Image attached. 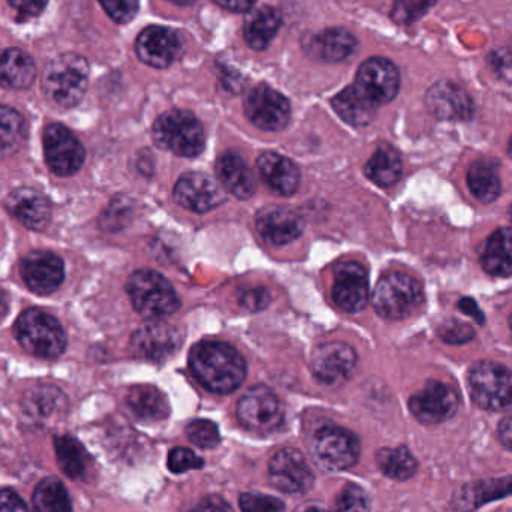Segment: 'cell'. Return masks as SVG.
<instances>
[{
  "label": "cell",
  "mask_w": 512,
  "mask_h": 512,
  "mask_svg": "<svg viewBox=\"0 0 512 512\" xmlns=\"http://www.w3.org/2000/svg\"><path fill=\"white\" fill-rule=\"evenodd\" d=\"M512 495V475L504 478L475 481L466 484L453 496V508L460 512H474L489 502Z\"/></svg>",
  "instance_id": "cb8c5ba5"
},
{
  "label": "cell",
  "mask_w": 512,
  "mask_h": 512,
  "mask_svg": "<svg viewBox=\"0 0 512 512\" xmlns=\"http://www.w3.org/2000/svg\"><path fill=\"white\" fill-rule=\"evenodd\" d=\"M24 120L17 110L0 105V158L12 155L23 143Z\"/></svg>",
  "instance_id": "74e56055"
},
{
  "label": "cell",
  "mask_w": 512,
  "mask_h": 512,
  "mask_svg": "<svg viewBox=\"0 0 512 512\" xmlns=\"http://www.w3.org/2000/svg\"><path fill=\"white\" fill-rule=\"evenodd\" d=\"M307 50L310 56L324 62H342L354 53L355 39L348 30L336 27L313 36Z\"/></svg>",
  "instance_id": "83f0119b"
},
{
  "label": "cell",
  "mask_w": 512,
  "mask_h": 512,
  "mask_svg": "<svg viewBox=\"0 0 512 512\" xmlns=\"http://www.w3.org/2000/svg\"><path fill=\"white\" fill-rule=\"evenodd\" d=\"M357 364L354 349L343 342H330L318 346L312 355V372L327 385L348 381Z\"/></svg>",
  "instance_id": "e0dca14e"
},
{
  "label": "cell",
  "mask_w": 512,
  "mask_h": 512,
  "mask_svg": "<svg viewBox=\"0 0 512 512\" xmlns=\"http://www.w3.org/2000/svg\"><path fill=\"white\" fill-rule=\"evenodd\" d=\"M468 186L481 203H493L502 192V183L496 171L487 164H474L468 173Z\"/></svg>",
  "instance_id": "8d00e7d4"
},
{
  "label": "cell",
  "mask_w": 512,
  "mask_h": 512,
  "mask_svg": "<svg viewBox=\"0 0 512 512\" xmlns=\"http://www.w3.org/2000/svg\"><path fill=\"white\" fill-rule=\"evenodd\" d=\"M44 153L48 168L56 176L68 177L83 167L86 150L77 137L63 125L48 126L44 131Z\"/></svg>",
  "instance_id": "30bf717a"
},
{
  "label": "cell",
  "mask_w": 512,
  "mask_h": 512,
  "mask_svg": "<svg viewBox=\"0 0 512 512\" xmlns=\"http://www.w3.org/2000/svg\"><path fill=\"white\" fill-rule=\"evenodd\" d=\"M180 51L182 39L168 27H147L137 39L138 57L153 68H167L179 57Z\"/></svg>",
  "instance_id": "44dd1931"
},
{
  "label": "cell",
  "mask_w": 512,
  "mask_h": 512,
  "mask_svg": "<svg viewBox=\"0 0 512 512\" xmlns=\"http://www.w3.org/2000/svg\"><path fill=\"white\" fill-rule=\"evenodd\" d=\"M481 265L496 277L512 276V228H501L481 249Z\"/></svg>",
  "instance_id": "f546056e"
},
{
  "label": "cell",
  "mask_w": 512,
  "mask_h": 512,
  "mask_svg": "<svg viewBox=\"0 0 512 512\" xmlns=\"http://www.w3.org/2000/svg\"><path fill=\"white\" fill-rule=\"evenodd\" d=\"M9 310L8 297H6L5 291L0 289V321L5 318L6 313Z\"/></svg>",
  "instance_id": "db71d44e"
},
{
  "label": "cell",
  "mask_w": 512,
  "mask_h": 512,
  "mask_svg": "<svg viewBox=\"0 0 512 512\" xmlns=\"http://www.w3.org/2000/svg\"><path fill=\"white\" fill-rule=\"evenodd\" d=\"M245 113L256 128L268 132L282 131L291 119L288 99L265 84L256 86L246 96Z\"/></svg>",
  "instance_id": "7c38bea8"
},
{
  "label": "cell",
  "mask_w": 512,
  "mask_h": 512,
  "mask_svg": "<svg viewBox=\"0 0 512 512\" xmlns=\"http://www.w3.org/2000/svg\"><path fill=\"white\" fill-rule=\"evenodd\" d=\"M333 300L346 313H358L367 306L369 276L360 262H340L334 268Z\"/></svg>",
  "instance_id": "9a60e30c"
},
{
  "label": "cell",
  "mask_w": 512,
  "mask_h": 512,
  "mask_svg": "<svg viewBox=\"0 0 512 512\" xmlns=\"http://www.w3.org/2000/svg\"><path fill=\"white\" fill-rule=\"evenodd\" d=\"M319 463L333 471L351 468L360 457V441L354 433L337 426L322 427L315 438Z\"/></svg>",
  "instance_id": "4fadbf2b"
},
{
  "label": "cell",
  "mask_w": 512,
  "mask_h": 512,
  "mask_svg": "<svg viewBox=\"0 0 512 512\" xmlns=\"http://www.w3.org/2000/svg\"><path fill=\"white\" fill-rule=\"evenodd\" d=\"M15 339L21 348L39 358L60 357L65 352L66 334L60 322L50 313L27 309L14 325Z\"/></svg>",
  "instance_id": "277c9868"
},
{
  "label": "cell",
  "mask_w": 512,
  "mask_h": 512,
  "mask_svg": "<svg viewBox=\"0 0 512 512\" xmlns=\"http://www.w3.org/2000/svg\"><path fill=\"white\" fill-rule=\"evenodd\" d=\"M102 8L116 23L126 24L134 20L140 2L138 0H99Z\"/></svg>",
  "instance_id": "f6af8a7d"
},
{
  "label": "cell",
  "mask_w": 512,
  "mask_h": 512,
  "mask_svg": "<svg viewBox=\"0 0 512 512\" xmlns=\"http://www.w3.org/2000/svg\"><path fill=\"white\" fill-rule=\"evenodd\" d=\"M33 507L36 512H72L68 490L57 478H45L33 493Z\"/></svg>",
  "instance_id": "d590c367"
},
{
  "label": "cell",
  "mask_w": 512,
  "mask_h": 512,
  "mask_svg": "<svg viewBox=\"0 0 512 512\" xmlns=\"http://www.w3.org/2000/svg\"><path fill=\"white\" fill-rule=\"evenodd\" d=\"M379 316L391 321L408 318L423 303V289L414 277L399 271L384 274L372 297Z\"/></svg>",
  "instance_id": "8992f818"
},
{
  "label": "cell",
  "mask_w": 512,
  "mask_h": 512,
  "mask_svg": "<svg viewBox=\"0 0 512 512\" xmlns=\"http://www.w3.org/2000/svg\"><path fill=\"white\" fill-rule=\"evenodd\" d=\"M367 179L381 188H390L399 182L403 173L402 158L396 149L384 144L379 147L364 167Z\"/></svg>",
  "instance_id": "4dcf8cb0"
},
{
  "label": "cell",
  "mask_w": 512,
  "mask_h": 512,
  "mask_svg": "<svg viewBox=\"0 0 512 512\" xmlns=\"http://www.w3.org/2000/svg\"><path fill=\"white\" fill-rule=\"evenodd\" d=\"M333 107L336 113L352 126H367L373 122L378 108L367 102L354 86L334 96Z\"/></svg>",
  "instance_id": "d6a6232c"
},
{
  "label": "cell",
  "mask_w": 512,
  "mask_h": 512,
  "mask_svg": "<svg viewBox=\"0 0 512 512\" xmlns=\"http://www.w3.org/2000/svg\"><path fill=\"white\" fill-rule=\"evenodd\" d=\"M126 405L135 417L143 421H161L170 415L167 397L153 385H137L126 397Z\"/></svg>",
  "instance_id": "f1b7e54d"
},
{
  "label": "cell",
  "mask_w": 512,
  "mask_h": 512,
  "mask_svg": "<svg viewBox=\"0 0 512 512\" xmlns=\"http://www.w3.org/2000/svg\"><path fill=\"white\" fill-rule=\"evenodd\" d=\"M469 394L486 411L512 409V370L495 361H481L469 370Z\"/></svg>",
  "instance_id": "52a82bcc"
},
{
  "label": "cell",
  "mask_w": 512,
  "mask_h": 512,
  "mask_svg": "<svg viewBox=\"0 0 512 512\" xmlns=\"http://www.w3.org/2000/svg\"><path fill=\"white\" fill-rule=\"evenodd\" d=\"M186 435L192 444L200 448H215L221 442L218 426L209 420H195L186 427Z\"/></svg>",
  "instance_id": "ab89813d"
},
{
  "label": "cell",
  "mask_w": 512,
  "mask_h": 512,
  "mask_svg": "<svg viewBox=\"0 0 512 512\" xmlns=\"http://www.w3.org/2000/svg\"><path fill=\"white\" fill-rule=\"evenodd\" d=\"M0 512H29V510L17 493L12 490H2L0 492Z\"/></svg>",
  "instance_id": "c3c4849f"
},
{
  "label": "cell",
  "mask_w": 512,
  "mask_h": 512,
  "mask_svg": "<svg viewBox=\"0 0 512 512\" xmlns=\"http://www.w3.org/2000/svg\"><path fill=\"white\" fill-rule=\"evenodd\" d=\"M18 20L26 21L38 17L47 8L48 0H8Z\"/></svg>",
  "instance_id": "7dc6e473"
},
{
  "label": "cell",
  "mask_w": 512,
  "mask_h": 512,
  "mask_svg": "<svg viewBox=\"0 0 512 512\" xmlns=\"http://www.w3.org/2000/svg\"><path fill=\"white\" fill-rule=\"evenodd\" d=\"M369 508L366 492L355 484L346 486L336 501V512H369Z\"/></svg>",
  "instance_id": "60d3db41"
},
{
  "label": "cell",
  "mask_w": 512,
  "mask_h": 512,
  "mask_svg": "<svg viewBox=\"0 0 512 512\" xmlns=\"http://www.w3.org/2000/svg\"><path fill=\"white\" fill-rule=\"evenodd\" d=\"M240 306L249 312H259L270 306L271 292L267 288H252L242 292L239 298Z\"/></svg>",
  "instance_id": "bcb514c9"
},
{
  "label": "cell",
  "mask_w": 512,
  "mask_h": 512,
  "mask_svg": "<svg viewBox=\"0 0 512 512\" xmlns=\"http://www.w3.org/2000/svg\"><path fill=\"white\" fill-rule=\"evenodd\" d=\"M508 155L512 158V138L510 140V144H508Z\"/></svg>",
  "instance_id": "6f0895ef"
},
{
  "label": "cell",
  "mask_w": 512,
  "mask_h": 512,
  "mask_svg": "<svg viewBox=\"0 0 512 512\" xmlns=\"http://www.w3.org/2000/svg\"><path fill=\"white\" fill-rule=\"evenodd\" d=\"M192 512H234L225 499L219 496H209L204 498L203 501L198 502L197 507Z\"/></svg>",
  "instance_id": "681fc988"
},
{
  "label": "cell",
  "mask_w": 512,
  "mask_h": 512,
  "mask_svg": "<svg viewBox=\"0 0 512 512\" xmlns=\"http://www.w3.org/2000/svg\"><path fill=\"white\" fill-rule=\"evenodd\" d=\"M510 218H511V221H512V206H511V209H510Z\"/></svg>",
  "instance_id": "91938a15"
},
{
  "label": "cell",
  "mask_w": 512,
  "mask_h": 512,
  "mask_svg": "<svg viewBox=\"0 0 512 512\" xmlns=\"http://www.w3.org/2000/svg\"><path fill=\"white\" fill-rule=\"evenodd\" d=\"M20 274L30 291L39 295L53 294L65 277L63 261L53 252H30L21 259Z\"/></svg>",
  "instance_id": "ac0fdd59"
},
{
  "label": "cell",
  "mask_w": 512,
  "mask_h": 512,
  "mask_svg": "<svg viewBox=\"0 0 512 512\" xmlns=\"http://www.w3.org/2000/svg\"><path fill=\"white\" fill-rule=\"evenodd\" d=\"M54 450L60 468L72 480H81L89 471V454L77 439L69 435L56 436Z\"/></svg>",
  "instance_id": "836d02e7"
},
{
  "label": "cell",
  "mask_w": 512,
  "mask_h": 512,
  "mask_svg": "<svg viewBox=\"0 0 512 512\" xmlns=\"http://www.w3.org/2000/svg\"><path fill=\"white\" fill-rule=\"evenodd\" d=\"M376 463L388 478L397 481L409 480L418 469L417 460L405 447L382 448L376 454Z\"/></svg>",
  "instance_id": "e575fe53"
},
{
  "label": "cell",
  "mask_w": 512,
  "mask_h": 512,
  "mask_svg": "<svg viewBox=\"0 0 512 512\" xmlns=\"http://www.w3.org/2000/svg\"><path fill=\"white\" fill-rule=\"evenodd\" d=\"M237 415L246 429L270 433L282 424L283 406L270 388L256 385L243 394L237 405Z\"/></svg>",
  "instance_id": "ba28073f"
},
{
  "label": "cell",
  "mask_w": 512,
  "mask_h": 512,
  "mask_svg": "<svg viewBox=\"0 0 512 512\" xmlns=\"http://www.w3.org/2000/svg\"><path fill=\"white\" fill-rule=\"evenodd\" d=\"M259 176L280 195H292L300 186L301 174L297 165L279 153H262L256 161Z\"/></svg>",
  "instance_id": "d4e9b609"
},
{
  "label": "cell",
  "mask_w": 512,
  "mask_h": 512,
  "mask_svg": "<svg viewBox=\"0 0 512 512\" xmlns=\"http://www.w3.org/2000/svg\"><path fill=\"white\" fill-rule=\"evenodd\" d=\"M171 2L177 3V5H191V3L197 2V0H171Z\"/></svg>",
  "instance_id": "11a10c76"
},
{
  "label": "cell",
  "mask_w": 512,
  "mask_h": 512,
  "mask_svg": "<svg viewBox=\"0 0 512 512\" xmlns=\"http://www.w3.org/2000/svg\"><path fill=\"white\" fill-rule=\"evenodd\" d=\"M256 0H216L222 8L233 12H245L255 5Z\"/></svg>",
  "instance_id": "816d5d0a"
},
{
  "label": "cell",
  "mask_w": 512,
  "mask_h": 512,
  "mask_svg": "<svg viewBox=\"0 0 512 512\" xmlns=\"http://www.w3.org/2000/svg\"><path fill=\"white\" fill-rule=\"evenodd\" d=\"M460 397L450 385L429 381L423 390L409 399L412 415L423 424H441L459 411Z\"/></svg>",
  "instance_id": "8fae6325"
},
{
  "label": "cell",
  "mask_w": 512,
  "mask_h": 512,
  "mask_svg": "<svg viewBox=\"0 0 512 512\" xmlns=\"http://www.w3.org/2000/svg\"><path fill=\"white\" fill-rule=\"evenodd\" d=\"M6 209L29 230L42 231L50 224V201L36 189H15L6 198Z\"/></svg>",
  "instance_id": "7402d4cb"
},
{
  "label": "cell",
  "mask_w": 512,
  "mask_h": 512,
  "mask_svg": "<svg viewBox=\"0 0 512 512\" xmlns=\"http://www.w3.org/2000/svg\"><path fill=\"white\" fill-rule=\"evenodd\" d=\"M156 146L182 158L201 155L206 146V135L200 120L185 110H171L162 114L153 125Z\"/></svg>",
  "instance_id": "5b68a950"
},
{
  "label": "cell",
  "mask_w": 512,
  "mask_h": 512,
  "mask_svg": "<svg viewBox=\"0 0 512 512\" xmlns=\"http://www.w3.org/2000/svg\"><path fill=\"white\" fill-rule=\"evenodd\" d=\"M510 327H511V333H512V315H511V318H510Z\"/></svg>",
  "instance_id": "680465c9"
},
{
  "label": "cell",
  "mask_w": 512,
  "mask_h": 512,
  "mask_svg": "<svg viewBox=\"0 0 512 512\" xmlns=\"http://www.w3.org/2000/svg\"><path fill=\"white\" fill-rule=\"evenodd\" d=\"M355 90L373 107H381L396 98L400 75L396 65L384 57H372L361 65Z\"/></svg>",
  "instance_id": "9c48e42d"
},
{
  "label": "cell",
  "mask_w": 512,
  "mask_h": 512,
  "mask_svg": "<svg viewBox=\"0 0 512 512\" xmlns=\"http://www.w3.org/2000/svg\"><path fill=\"white\" fill-rule=\"evenodd\" d=\"M203 465V459H200L194 451L188 450V448H174L168 456V468L174 474L201 469Z\"/></svg>",
  "instance_id": "ee69618b"
},
{
  "label": "cell",
  "mask_w": 512,
  "mask_h": 512,
  "mask_svg": "<svg viewBox=\"0 0 512 512\" xmlns=\"http://www.w3.org/2000/svg\"><path fill=\"white\" fill-rule=\"evenodd\" d=\"M174 200L186 210L206 213L221 206L225 197L212 177L204 173H188L180 177L176 183Z\"/></svg>",
  "instance_id": "d6986e66"
},
{
  "label": "cell",
  "mask_w": 512,
  "mask_h": 512,
  "mask_svg": "<svg viewBox=\"0 0 512 512\" xmlns=\"http://www.w3.org/2000/svg\"><path fill=\"white\" fill-rule=\"evenodd\" d=\"M459 309L460 312L465 313V315L471 316L475 322L478 324H483L484 322V313L481 312L480 307H478L477 301L471 297L462 298L459 301Z\"/></svg>",
  "instance_id": "f907efd6"
},
{
  "label": "cell",
  "mask_w": 512,
  "mask_h": 512,
  "mask_svg": "<svg viewBox=\"0 0 512 512\" xmlns=\"http://www.w3.org/2000/svg\"><path fill=\"white\" fill-rule=\"evenodd\" d=\"M303 512H327V511L319 510V508H309V510H304Z\"/></svg>",
  "instance_id": "9f6ffc18"
},
{
  "label": "cell",
  "mask_w": 512,
  "mask_h": 512,
  "mask_svg": "<svg viewBox=\"0 0 512 512\" xmlns=\"http://www.w3.org/2000/svg\"><path fill=\"white\" fill-rule=\"evenodd\" d=\"M268 477L277 490L289 495H301L313 486V472L303 454L285 448L274 454L268 466Z\"/></svg>",
  "instance_id": "2e32d148"
},
{
  "label": "cell",
  "mask_w": 512,
  "mask_h": 512,
  "mask_svg": "<svg viewBox=\"0 0 512 512\" xmlns=\"http://www.w3.org/2000/svg\"><path fill=\"white\" fill-rule=\"evenodd\" d=\"M35 77V62L26 51L18 48L0 51V86L5 89H27L32 86Z\"/></svg>",
  "instance_id": "4316f807"
},
{
  "label": "cell",
  "mask_w": 512,
  "mask_h": 512,
  "mask_svg": "<svg viewBox=\"0 0 512 512\" xmlns=\"http://www.w3.org/2000/svg\"><path fill=\"white\" fill-rule=\"evenodd\" d=\"M435 3L436 0H396L391 15L396 23L409 26L426 15Z\"/></svg>",
  "instance_id": "f35d334b"
},
{
  "label": "cell",
  "mask_w": 512,
  "mask_h": 512,
  "mask_svg": "<svg viewBox=\"0 0 512 512\" xmlns=\"http://www.w3.org/2000/svg\"><path fill=\"white\" fill-rule=\"evenodd\" d=\"M89 86V63L83 56L63 53L48 63L42 89L57 107L72 108L83 99Z\"/></svg>",
  "instance_id": "7a4b0ae2"
},
{
  "label": "cell",
  "mask_w": 512,
  "mask_h": 512,
  "mask_svg": "<svg viewBox=\"0 0 512 512\" xmlns=\"http://www.w3.org/2000/svg\"><path fill=\"white\" fill-rule=\"evenodd\" d=\"M221 185L239 200H249L256 191V177L245 159L234 152H227L216 162Z\"/></svg>",
  "instance_id": "484cf974"
},
{
  "label": "cell",
  "mask_w": 512,
  "mask_h": 512,
  "mask_svg": "<svg viewBox=\"0 0 512 512\" xmlns=\"http://www.w3.org/2000/svg\"><path fill=\"white\" fill-rule=\"evenodd\" d=\"M242 512H283L285 505L273 496L246 493L240 498Z\"/></svg>",
  "instance_id": "7bdbcfd3"
},
{
  "label": "cell",
  "mask_w": 512,
  "mask_h": 512,
  "mask_svg": "<svg viewBox=\"0 0 512 512\" xmlns=\"http://www.w3.org/2000/svg\"><path fill=\"white\" fill-rule=\"evenodd\" d=\"M499 439L507 450L512 451V417L504 418L499 424Z\"/></svg>",
  "instance_id": "f5cc1de1"
},
{
  "label": "cell",
  "mask_w": 512,
  "mask_h": 512,
  "mask_svg": "<svg viewBox=\"0 0 512 512\" xmlns=\"http://www.w3.org/2000/svg\"><path fill=\"white\" fill-rule=\"evenodd\" d=\"M280 27V15L271 6L249 12L245 21V39L254 50H264Z\"/></svg>",
  "instance_id": "1f68e13d"
},
{
  "label": "cell",
  "mask_w": 512,
  "mask_h": 512,
  "mask_svg": "<svg viewBox=\"0 0 512 512\" xmlns=\"http://www.w3.org/2000/svg\"><path fill=\"white\" fill-rule=\"evenodd\" d=\"M189 367L195 379L216 394L233 393L248 373L245 358L236 348L213 340H204L192 348Z\"/></svg>",
  "instance_id": "6da1fadb"
},
{
  "label": "cell",
  "mask_w": 512,
  "mask_h": 512,
  "mask_svg": "<svg viewBox=\"0 0 512 512\" xmlns=\"http://www.w3.org/2000/svg\"><path fill=\"white\" fill-rule=\"evenodd\" d=\"M426 105L430 113L441 120H468L474 113L468 93L451 81L436 83L427 92Z\"/></svg>",
  "instance_id": "603a6c76"
},
{
  "label": "cell",
  "mask_w": 512,
  "mask_h": 512,
  "mask_svg": "<svg viewBox=\"0 0 512 512\" xmlns=\"http://www.w3.org/2000/svg\"><path fill=\"white\" fill-rule=\"evenodd\" d=\"M126 292L134 309L153 321L173 315L180 307L179 295L173 285L158 271L149 268H141L131 274Z\"/></svg>",
  "instance_id": "3957f363"
},
{
  "label": "cell",
  "mask_w": 512,
  "mask_h": 512,
  "mask_svg": "<svg viewBox=\"0 0 512 512\" xmlns=\"http://www.w3.org/2000/svg\"><path fill=\"white\" fill-rule=\"evenodd\" d=\"M256 230L265 243L285 246L304 233V222L297 213L286 207H264L255 216Z\"/></svg>",
  "instance_id": "ffe728a7"
},
{
  "label": "cell",
  "mask_w": 512,
  "mask_h": 512,
  "mask_svg": "<svg viewBox=\"0 0 512 512\" xmlns=\"http://www.w3.org/2000/svg\"><path fill=\"white\" fill-rule=\"evenodd\" d=\"M183 334L165 322H149L135 331L131 340L132 352L144 360L161 363L182 348Z\"/></svg>",
  "instance_id": "5bb4252c"
},
{
  "label": "cell",
  "mask_w": 512,
  "mask_h": 512,
  "mask_svg": "<svg viewBox=\"0 0 512 512\" xmlns=\"http://www.w3.org/2000/svg\"><path fill=\"white\" fill-rule=\"evenodd\" d=\"M438 334L445 343H450V345H462V343L471 342L475 337L474 328L465 322L457 321V319L444 322L439 327Z\"/></svg>",
  "instance_id": "b9f144b4"
}]
</instances>
